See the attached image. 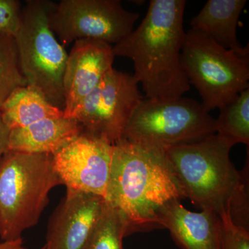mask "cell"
I'll list each match as a JSON object with an SVG mask.
<instances>
[{
    "label": "cell",
    "mask_w": 249,
    "mask_h": 249,
    "mask_svg": "<svg viewBox=\"0 0 249 249\" xmlns=\"http://www.w3.org/2000/svg\"><path fill=\"white\" fill-rule=\"evenodd\" d=\"M22 4L17 0H0V36L16 35L20 23Z\"/></svg>",
    "instance_id": "cell-22"
},
{
    "label": "cell",
    "mask_w": 249,
    "mask_h": 249,
    "mask_svg": "<svg viewBox=\"0 0 249 249\" xmlns=\"http://www.w3.org/2000/svg\"><path fill=\"white\" fill-rule=\"evenodd\" d=\"M127 224L119 210L105 200L101 217L83 249H124Z\"/></svg>",
    "instance_id": "cell-18"
},
{
    "label": "cell",
    "mask_w": 249,
    "mask_h": 249,
    "mask_svg": "<svg viewBox=\"0 0 249 249\" xmlns=\"http://www.w3.org/2000/svg\"><path fill=\"white\" fill-rule=\"evenodd\" d=\"M233 146L215 134L165 150L170 170L184 199L220 217L228 213L243 178V170L238 171L231 160Z\"/></svg>",
    "instance_id": "cell-3"
},
{
    "label": "cell",
    "mask_w": 249,
    "mask_h": 249,
    "mask_svg": "<svg viewBox=\"0 0 249 249\" xmlns=\"http://www.w3.org/2000/svg\"><path fill=\"white\" fill-rule=\"evenodd\" d=\"M55 4L47 0L27 1L14 39L27 85L63 110V76L68 53L49 26V14Z\"/></svg>",
    "instance_id": "cell-5"
},
{
    "label": "cell",
    "mask_w": 249,
    "mask_h": 249,
    "mask_svg": "<svg viewBox=\"0 0 249 249\" xmlns=\"http://www.w3.org/2000/svg\"><path fill=\"white\" fill-rule=\"evenodd\" d=\"M9 133L10 129L4 124L0 115V160L9 150Z\"/></svg>",
    "instance_id": "cell-23"
},
{
    "label": "cell",
    "mask_w": 249,
    "mask_h": 249,
    "mask_svg": "<svg viewBox=\"0 0 249 249\" xmlns=\"http://www.w3.org/2000/svg\"><path fill=\"white\" fill-rule=\"evenodd\" d=\"M186 6L185 0H151L139 27L112 46L115 57L133 62L132 76L148 99H176L190 89L181 62Z\"/></svg>",
    "instance_id": "cell-1"
},
{
    "label": "cell",
    "mask_w": 249,
    "mask_h": 249,
    "mask_svg": "<svg viewBox=\"0 0 249 249\" xmlns=\"http://www.w3.org/2000/svg\"><path fill=\"white\" fill-rule=\"evenodd\" d=\"M183 199L164 150L123 139L114 144L105 200L124 215L127 236L160 229L157 219L160 210Z\"/></svg>",
    "instance_id": "cell-2"
},
{
    "label": "cell",
    "mask_w": 249,
    "mask_h": 249,
    "mask_svg": "<svg viewBox=\"0 0 249 249\" xmlns=\"http://www.w3.org/2000/svg\"><path fill=\"white\" fill-rule=\"evenodd\" d=\"M40 249H47V245H45Z\"/></svg>",
    "instance_id": "cell-25"
},
{
    "label": "cell",
    "mask_w": 249,
    "mask_h": 249,
    "mask_svg": "<svg viewBox=\"0 0 249 249\" xmlns=\"http://www.w3.org/2000/svg\"><path fill=\"white\" fill-rule=\"evenodd\" d=\"M216 122V134L232 145L249 144V88L232 102L219 109Z\"/></svg>",
    "instance_id": "cell-17"
},
{
    "label": "cell",
    "mask_w": 249,
    "mask_h": 249,
    "mask_svg": "<svg viewBox=\"0 0 249 249\" xmlns=\"http://www.w3.org/2000/svg\"><path fill=\"white\" fill-rule=\"evenodd\" d=\"M0 115L10 129L26 127L45 119L64 117V111L32 87L14 90L0 107Z\"/></svg>",
    "instance_id": "cell-16"
},
{
    "label": "cell",
    "mask_w": 249,
    "mask_h": 249,
    "mask_svg": "<svg viewBox=\"0 0 249 249\" xmlns=\"http://www.w3.org/2000/svg\"><path fill=\"white\" fill-rule=\"evenodd\" d=\"M157 223L168 229L181 249H221L223 224L220 216L211 210L192 212L181 201H172L160 211Z\"/></svg>",
    "instance_id": "cell-13"
},
{
    "label": "cell",
    "mask_w": 249,
    "mask_h": 249,
    "mask_svg": "<svg viewBox=\"0 0 249 249\" xmlns=\"http://www.w3.org/2000/svg\"><path fill=\"white\" fill-rule=\"evenodd\" d=\"M139 17L120 0H62L54 5L49 22L61 45L94 40L115 45L134 30Z\"/></svg>",
    "instance_id": "cell-8"
},
{
    "label": "cell",
    "mask_w": 249,
    "mask_h": 249,
    "mask_svg": "<svg viewBox=\"0 0 249 249\" xmlns=\"http://www.w3.org/2000/svg\"><path fill=\"white\" fill-rule=\"evenodd\" d=\"M143 99L133 76L112 68L83 101L73 119L85 132L114 145Z\"/></svg>",
    "instance_id": "cell-9"
},
{
    "label": "cell",
    "mask_w": 249,
    "mask_h": 249,
    "mask_svg": "<svg viewBox=\"0 0 249 249\" xmlns=\"http://www.w3.org/2000/svg\"><path fill=\"white\" fill-rule=\"evenodd\" d=\"M247 0H209L192 19L191 29L202 31L223 48L249 57V47L237 40V27Z\"/></svg>",
    "instance_id": "cell-15"
},
{
    "label": "cell",
    "mask_w": 249,
    "mask_h": 249,
    "mask_svg": "<svg viewBox=\"0 0 249 249\" xmlns=\"http://www.w3.org/2000/svg\"><path fill=\"white\" fill-rule=\"evenodd\" d=\"M249 156L243 169V178L240 186L232 196L228 213L237 227L249 231Z\"/></svg>",
    "instance_id": "cell-20"
},
{
    "label": "cell",
    "mask_w": 249,
    "mask_h": 249,
    "mask_svg": "<svg viewBox=\"0 0 249 249\" xmlns=\"http://www.w3.org/2000/svg\"><path fill=\"white\" fill-rule=\"evenodd\" d=\"M216 134V122L200 103L188 98H144L134 111L122 139L166 150Z\"/></svg>",
    "instance_id": "cell-7"
},
{
    "label": "cell",
    "mask_w": 249,
    "mask_h": 249,
    "mask_svg": "<svg viewBox=\"0 0 249 249\" xmlns=\"http://www.w3.org/2000/svg\"><path fill=\"white\" fill-rule=\"evenodd\" d=\"M83 127L73 119H45L10 129L9 150L53 155L78 137Z\"/></svg>",
    "instance_id": "cell-14"
},
{
    "label": "cell",
    "mask_w": 249,
    "mask_h": 249,
    "mask_svg": "<svg viewBox=\"0 0 249 249\" xmlns=\"http://www.w3.org/2000/svg\"><path fill=\"white\" fill-rule=\"evenodd\" d=\"M114 145L85 131L52 155L53 169L67 189L106 198Z\"/></svg>",
    "instance_id": "cell-10"
},
{
    "label": "cell",
    "mask_w": 249,
    "mask_h": 249,
    "mask_svg": "<svg viewBox=\"0 0 249 249\" xmlns=\"http://www.w3.org/2000/svg\"><path fill=\"white\" fill-rule=\"evenodd\" d=\"M104 204L102 196L67 189L49 219L46 235L47 249H84Z\"/></svg>",
    "instance_id": "cell-12"
},
{
    "label": "cell",
    "mask_w": 249,
    "mask_h": 249,
    "mask_svg": "<svg viewBox=\"0 0 249 249\" xmlns=\"http://www.w3.org/2000/svg\"><path fill=\"white\" fill-rule=\"evenodd\" d=\"M26 85L14 36H0V107L15 89Z\"/></svg>",
    "instance_id": "cell-19"
},
{
    "label": "cell",
    "mask_w": 249,
    "mask_h": 249,
    "mask_svg": "<svg viewBox=\"0 0 249 249\" xmlns=\"http://www.w3.org/2000/svg\"><path fill=\"white\" fill-rule=\"evenodd\" d=\"M62 185L52 155L8 150L0 160V239L11 242L35 227L49 204V195Z\"/></svg>",
    "instance_id": "cell-4"
},
{
    "label": "cell",
    "mask_w": 249,
    "mask_h": 249,
    "mask_svg": "<svg viewBox=\"0 0 249 249\" xmlns=\"http://www.w3.org/2000/svg\"><path fill=\"white\" fill-rule=\"evenodd\" d=\"M220 217L223 224L221 249H249V231L235 225L229 213Z\"/></svg>",
    "instance_id": "cell-21"
},
{
    "label": "cell",
    "mask_w": 249,
    "mask_h": 249,
    "mask_svg": "<svg viewBox=\"0 0 249 249\" xmlns=\"http://www.w3.org/2000/svg\"><path fill=\"white\" fill-rule=\"evenodd\" d=\"M0 249H14V247L9 242H1L0 243Z\"/></svg>",
    "instance_id": "cell-24"
},
{
    "label": "cell",
    "mask_w": 249,
    "mask_h": 249,
    "mask_svg": "<svg viewBox=\"0 0 249 249\" xmlns=\"http://www.w3.org/2000/svg\"><path fill=\"white\" fill-rule=\"evenodd\" d=\"M112 46L101 41L73 42L63 76L64 117L73 119L87 96L113 68Z\"/></svg>",
    "instance_id": "cell-11"
},
{
    "label": "cell",
    "mask_w": 249,
    "mask_h": 249,
    "mask_svg": "<svg viewBox=\"0 0 249 249\" xmlns=\"http://www.w3.org/2000/svg\"><path fill=\"white\" fill-rule=\"evenodd\" d=\"M181 62L206 111L221 109L249 88V57L223 48L202 31H187Z\"/></svg>",
    "instance_id": "cell-6"
}]
</instances>
